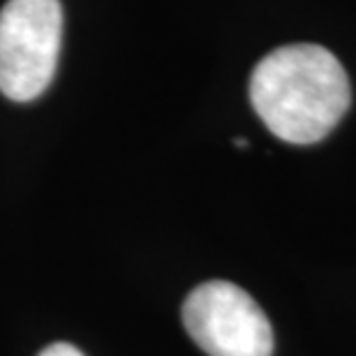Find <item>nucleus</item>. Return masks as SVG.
Returning <instances> with one entry per match:
<instances>
[{"mask_svg": "<svg viewBox=\"0 0 356 356\" xmlns=\"http://www.w3.org/2000/svg\"><path fill=\"white\" fill-rule=\"evenodd\" d=\"M63 42L60 0H7L0 10V92L31 102L54 81Z\"/></svg>", "mask_w": 356, "mask_h": 356, "instance_id": "nucleus-2", "label": "nucleus"}, {"mask_svg": "<svg viewBox=\"0 0 356 356\" xmlns=\"http://www.w3.org/2000/svg\"><path fill=\"white\" fill-rule=\"evenodd\" d=\"M40 356H83V354L70 343H54V345H49L47 350H42Z\"/></svg>", "mask_w": 356, "mask_h": 356, "instance_id": "nucleus-4", "label": "nucleus"}, {"mask_svg": "<svg viewBox=\"0 0 356 356\" xmlns=\"http://www.w3.org/2000/svg\"><path fill=\"white\" fill-rule=\"evenodd\" d=\"M183 324L209 356H270L273 329L259 303L227 280L202 282L183 303Z\"/></svg>", "mask_w": 356, "mask_h": 356, "instance_id": "nucleus-3", "label": "nucleus"}, {"mask_svg": "<svg viewBox=\"0 0 356 356\" xmlns=\"http://www.w3.org/2000/svg\"><path fill=\"white\" fill-rule=\"evenodd\" d=\"M250 102L277 139L315 144L350 109L345 67L319 44H287L264 56L250 76Z\"/></svg>", "mask_w": 356, "mask_h": 356, "instance_id": "nucleus-1", "label": "nucleus"}]
</instances>
